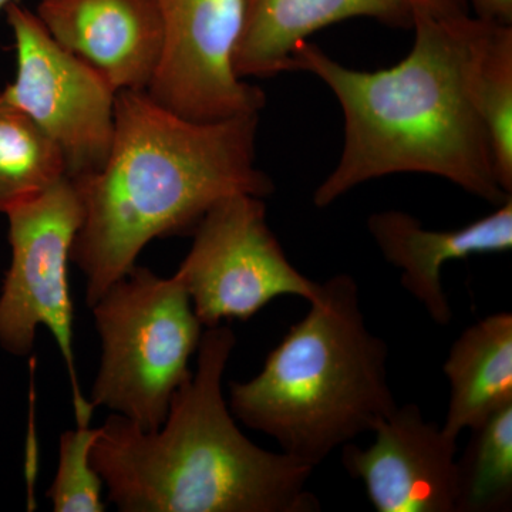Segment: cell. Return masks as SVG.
Masks as SVG:
<instances>
[{
  "instance_id": "1",
  "label": "cell",
  "mask_w": 512,
  "mask_h": 512,
  "mask_svg": "<svg viewBox=\"0 0 512 512\" xmlns=\"http://www.w3.org/2000/svg\"><path fill=\"white\" fill-rule=\"evenodd\" d=\"M490 22L466 15L413 13L409 55L389 69H350L313 42L295 53L296 70L318 76L345 120L339 163L313 192L326 208L353 188L392 174L436 175L500 207L498 183L477 106L478 59Z\"/></svg>"
},
{
  "instance_id": "2",
  "label": "cell",
  "mask_w": 512,
  "mask_h": 512,
  "mask_svg": "<svg viewBox=\"0 0 512 512\" xmlns=\"http://www.w3.org/2000/svg\"><path fill=\"white\" fill-rule=\"evenodd\" d=\"M258 127L259 114L195 121L146 90L117 93L109 156L96 173L72 180L83 221L70 261L86 278L90 308L154 239L191 234L231 195L275 191L256 165Z\"/></svg>"
},
{
  "instance_id": "3",
  "label": "cell",
  "mask_w": 512,
  "mask_h": 512,
  "mask_svg": "<svg viewBox=\"0 0 512 512\" xmlns=\"http://www.w3.org/2000/svg\"><path fill=\"white\" fill-rule=\"evenodd\" d=\"M237 336L202 332L197 369L174 393L164 423L143 430L111 413L97 427L90 461L123 512H318L306 490L313 468L256 446L222 393Z\"/></svg>"
},
{
  "instance_id": "4",
  "label": "cell",
  "mask_w": 512,
  "mask_h": 512,
  "mask_svg": "<svg viewBox=\"0 0 512 512\" xmlns=\"http://www.w3.org/2000/svg\"><path fill=\"white\" fill-rule=\"evenodd\" d=\"M309 303L261 372L229 383L228 406L248 429L315 468L373 433L399 404L387 377L389 346L367 328L355 279L332 276Z\"/></svg>"
},
{
  "instance_id": "5",
  "label": "cell",
  "mask_w": 512,
  "mask_h": 512,
  "mask_svg": "<svg viewBox=\"0 0 512 512\" xmlns=\"http://www.w3.org/2000/svg\"><path fill=\"white\" fill-rule=\"evenodd\" d=\"M101 340L89 402L143 430L164 423L171 399L191 376L202 338L190 296L175 276L134 266L92 306Z\"/></svg>"
},
{
  "instance_id": "6",
  "label": "cell",
  "mask_w": 512,
  "mask_h": 512,
  "mask_svg": "<svg viewBox=\"0 0 512 512\" xmlns=\"http://www.w3.org/2000/svg\"><path fill=\"white\" fill-rule=\"evenodd\" d=\"M12 258L0 291V348L23 357L35 348L40 326L50 330L72 380L76 424L90 423L94 407L80 392L74 363L69 269L83 221L82 200L69 177L6 212Z\"/></svg>"
},
{
  "instance_id": "7",
  "label": "cell",
  "mask_w": 512,
  "mask_h": 512,
  "mask_svg": "<svg viewBox=\"0 0 512 512\" xmlns=\"http://www.w3.org/2000/svg\"><path fill=\"white\" fill-rule=\"evenodd\" d=\"M264 200L224 198L191 232L194 241L174 276L207 329L251 319L279 296L318 298L320 284L291 264L269 227Z\"/></svg>"
},
{
  "instance_id": "8",
  "label": "cell",
  "mask_w": 512,
  "mask_h": 512,
  "mask_svg": "<svg viewBox=\"0 0 512 512\" xmlns=\"http://www.w3.org/2000/svg\"><path fill=\"white\" fill-rule=\"evenodd\" d=\"M16 77L2 94L52 138L70 180L96 173L109 156L117 90L92 64L64 49L19 0L5 9Z\"/></svg>"
},
{
  "instance_id": "9",
  "label": "cell",
  "mask_w": 512,
  "mask_h": 512,
  "mask_svg": "<svg viewBox=\"0 0 512 512\" xmlns=\"http://www.w3.org/2000/svg\"><path fill=\"white\" fill-rule=\"evenodd\" d=\"M164 52L146 92L165 109L195 121L259 114L264 90L234 70L244 0H154Z\"/></svg>"
},
{
  "instance_id": "10",
  "label": "cell",
  "mask_w": 512,
  "mask_h": 512,
  "mask_svg": "<svg viewBox=\"0 0 512 512\" xmlns=\"http://www.w3.org/2000/svg\"><path fill=\"white\" fill-rule=\"evenodd\" d=\"M370 446L345 444L342 464L379 512H456L457 440L424 419L419 404L397 406Z\"/></svg>"
},
{
  "instance_id": "11",
  "label": "cell",
  "mask_w": 512,
  "mask_h": 512,
  "mask_svg": "<svg viewBox=\"0 0 512 512\" xmlns=\"http://www.w3.org/2000/svg\"><path fill=\"white\" fill-rule=\"evenodd\" d=\"M35 13L60 46L117 92L147 90L156 76L164 28L154 0H40Z\"/></svg>"
},
{
  "instance_id": "12",
  "label": "cell",
  "mask_w": 512,
  "mask_h": 512,
  "mask_svg": "<svg viewBox=\"0 0 512 512\" xmlns=\"http://www.w3.org/2000/svg\"><path fill=\"white\" fill-rule=\"evenodd\" d=\"M367 228L384 259L396 266L400 282L439 326L453 319L443 286L444 265L512 248V198L480 220L451 231L424 228L413 215L399 210L375 212Z\"/></svg>"
},
{
  "instance_id": "13",
  "label": "cell",
  "mask_w": 512,
  "mask_h": 512,
  "mask_svg": "<svg viewBox=\"0 0 512 512\" xmlns=\"http://www.w3.org/2000/svg\"><path fill=\"white\" fill-rule=\"evenodd\" d=\"M355 18L375 19L390 28H413L407 0H244L235 73L245 80L295 72L296 50L309 36Z\"/></svg>"
},
{
  "instance_id": "14",
  "label": "cell",
  "mask_w": 512,
  "mask_h": 512,
  "mask_svg": "<svg viewBox=\"0 0 512 512\" xmlns=\"http://www.w3.org/2000/svg\"><path fill=\"white\" fill-rule=\"evenodd\" d=\"M448 406L444 433L453 440L512 404V315L494 313L468 326L443 366Z\"/></svg>"
},
{
  "instance_id": "15",
  "label": "cell",
  "mask_w": 512,
  "mask_h": 512,
  "mask_svg": "<svg viewBox=\"0 0 512 512\" xmlns=\"http://www.w3.org/2000/svg\"><path fill=\"white\" fill-rule=\"evenodd\" d=\"M64 177L66 163L59 147L0 92V214L32 200Z\"/></svg>"
},
{
  "instance_id": "16",
  "label": "cell",
  "mask_w": 512,
  "mask_h": 512,
  "mask_svg": "<svg viewBox=\"0 0 512 512\" xmlns=\"http://www.w3.org/2000/svg\"><path fill=\"white\" fill-rule=\"evenodd\" d=\"M457 460L456 512H500L512 501V404L471 430Z\"/></svg>"
},
{
  "instance_id": "17",
  "label": "cell",
  "mask_w": 512,
  "mask_h": 512,
  "mask_svg": "<svg viewBox=\"0 0 512 512\" xmlns=\"http://www.w3.org/2000/svg\"><path fill=\"white\" fill-rule=\"evenodd\" d=\"M476 96L498 183L512 194V26L488 25L478 59Z\"/></svg>"
},
{
  "instance_id": "18",
  "label": "cell",
  "mask_w": 512,
  "mask_h": 512,
  "mask_svg": "<svg viewBox=\"0 0 512 512\" xmlns=\"http://www.w3.org/2000/svg\"><path fill=\"white\" fill-rule=\"evenodd\" d=\"M99 429L90 423L76 424L60 436L59 464L55 480L46 497L55 512H103V480L99 476L90 453Z\"/></svg>"
},
{
  "instance_id": "19",
  "label": "cell",
  "mask_w": 512,
  "mask_h": 512,
  "mask_svg": "<svg viewBox=\"0 0 512 512\" xmlns=\"http://www.w3.org/2000/svg\"><path fill=\"white\" fill-rule=\"evenodd\" d=\"M413 13L446 18V16L466 15L467 0H407Z\"/></svg>"
},
{
  "instance_id": "20",
  "label": "cell",
  "mask_w": 512,
  "mask_h": 512,
  "mask_svg": "<svg viewBox=\"0 0 512 512\" xmlns=\"http://www.w3.org/2000/svg\"><path fill=\"white\" fill-rule=\"evenodd\" d=\"M476 10V18L512 26V0H467Z\"/></svg>"
},
{
  "instance_id": "21",
  "label": "cell",
  "mask_w": 512,
  "mask_h": 512,
  "mask_svg": "<svg viewBox=\"0 0 512 512\" xmlns=\"http://www.w3.org/2000/svg\"><path fill=\"white\" fill-rule=\"evenodd\" d=\"M13 2H16V0H0V12H5V9Z\"/></svg>"
}]
</instances>
